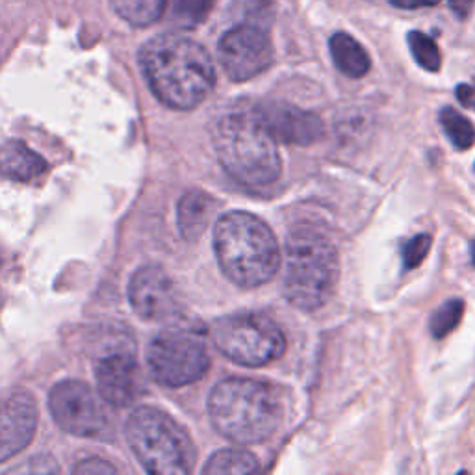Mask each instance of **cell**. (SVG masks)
Returning <instances> with one entry per match:
<instances>
[{
  "instance_id": "cell-30",
  "label": "cell",
  "mask_w": 475,
  "mask_h": 475,
  "mask_svg": "<svg viewBox=\"0 0 475 475\" xmlns=\"http://www.w3.org/2000/svg\"><path fill=\"white\" fill-rule=\"evenodd\" d=\"M470 256H471V264L475 266V240L470 244Z\"/></svg>"
},
{
  "instance_id": "cell-11",
  "label": "cell",
  "mask_w": 475,
  "mask_h": 475,
  "mask_svg": "<svg viewBox=\"0 0 475 475\" xmlns=\"http://www.w3.org/2000/svg\"><path fill=\"white\" fill-rule=\"evenodd\" d=\"M131 305L145 319H165L181 307V299L169 275L160 268H141L128 286Z\"/></svg>"
},
{
  "instance_id": "cell-29",
  "label": "cell",
  "mask_w": 475,
  "mask_h": 475,
  "mask_svg": "<svg viewBox=\"0 0 475 475\" xmlns=\"http://www.w3.org/2000/svg\"><path fill=\"white\" fill-rule=\"evenodd\" d=\"M453 13H455L459 19H466L473 8L475 0H447Z\"/></svg>"
},
{
  "instance_id": "cell-22",
  "label": "cell",
  "mask_w": 475,
  "mask_h": 475,
  "mask_svg": "<svg viewBox=\"0 0 475 475\" xmlns=\"http://www.w3.org/2000/svg\"><path fill=\"white\" fill-rule=\"evenodd\" d=\"M407 41H408L410 52H413V56L418 61L420 68H423L425 71H431V73H435L440 69V63H442L440 51L437 47V43L431 39L427 34L410 32Z\"/></svg>"
},
{
  "instance_id": "cell-10",
  "label": "cell",
  "mask_w": 475,
  "mask_h": 475,
  "mask_svg": "<svg viewBox=\"0 0 475 475\" xmlns=\"http://www.w3.org/2000/svg\"><path fill=\"white\" fill-rule=\"evenodd\" d=\"M218 56L225 73L234 82H246L264 73L273 63V47L268 28L240 23L220 41Z\"/></svg>"
},
{
  "instance_id": "cell-19",
  "label": "cell",
  "mask_w": 475,
  "mask_h": 475,
  "mask_svg": "<svg viewBox=\"0 0 475 475\" xmlns=\"http://www.w3.org/2000/svg\"><path fill=\"white\" fill-rule=\"evenodd\" d=\"M261 470L256 457L246 449H223L210 457L206 466L203 468L205 473L223 475V473H254Z\"/></svg>"
},
{
  "instance_id": "cell-7",
  "label": "cell",
  "mask_w": 475,
  "mask_h": 475,
  "mask_svg": "<svg viewBox=\"0 0 475 475\" xmlns=\"http://www.w3.org/2000/svg\"><path fill=\"white\" fill-rule=\"evenodd\" d=\"M147 364L153 379L164 386L179 388L196 382L210 366L206 340L196 327L165 329L150 342Z\"/></svg>"
},
{
  "instance_id": "cell-14",
  "label": "cell",
  "mask_w": 475,
  "mask_h": 475,
  "mask_svg": "<svg viewBox=\"0 0 475 475\" xmlns=\"http://www.w3.org/2000/svg\"><path fill=\"white\" fill-rule=\"evenodd\" d=\"M266 126L285 143L309 145L321 138L323 125L318 116L290 104H262L256 108Z\"/></svg>"
},
{
  "instance_id": "cell-12",
  "label": "cell",
  "mask_w": 475,
  "mask_h": 475,
  "mask_svg": "<svg viewBox=\"0 0 475 475\" xmlns=\"http://www.w3.org/2000/svg\"><path fill=\"white\" fill-rule=\"evenodd\" d=\"M37 427L36 399L17 390L0 403V463L15 457L34 439Z\"/></svg>"
},
{
  "instance_id": "cell-24",
  "label": "cell",
  "mask_w": 475,
  "mask_h": 475,
  "mask_svg": "<svg viewBox=\"0 0 475 475\" xmlns=\"http://www.w3.org/2000/svg\"><path fill=\"white\" fill-rule=\"evenodd\" d=\"M238 12L244 23L268 28L273 19V0H238Z\"/></svg>"
},
{
  "instance_id": "cell-28",
  "label": "cell",
  "mask_w": 475,
  "mask_h": 475,
  "mask_svg": "<svg viewBox=\"0 0 475 475\" xmlns=\"http://www.w3.org/2000/svg\"><path fill=\"white\" fill-rule=\"evenodd\" d=\"M457 99L461 101L463 106L470 108V110H475V88L470 84H461L457 85Z\"/></svg>"
},
{
  "instance_id": "cell-4",
  "label": "cell",
  "mask_w": 475,
  "mask_h": 475,
  "mask_svg": "<svg viewBox=\"0 0 475 475\" xmlns=\"http://www.w3.org/2000/svg\"><path fill=\"white\" fill-rule=\"evenodd\" d=\"M213 147L229 175L251 188L275 182L283 169L277 140L256 110L223 117L215 128Z\"/></svg>"
},
{
  "instance_id": "cell-26",
  "label": "cell",
  "mask_w": 475,
  "mask_h": 475,
  "mask_svg": "<svg viewBox=\"0 0 475 475\" xmlns=\"http://www.w3.org/2000/svg\"><path fill=\"white\" fill-rule=\"evenodd\" d=\"M116 468L101 459L84 461L75 468V473H114Z\"/></svg>"
},
{
  "instance_id": "cell-6",
  "label": "cell",
  "mask_w": 475,
  "mask_h": 475,
  "mask_svg": "<svg viewBox=\"0 0 475 475\" xmlns=\"http://www.w3.org/2000/svg\"><path fill=\"white\" fill-rule=\"evenodd\" d=\"M126 439L149 473L184 475L196 464L191 439L160 408H136L126 422Z\"/></svg>"
},
{
  "instance_id": "cell-9",
  "label": "cell",
  "mask_w": 475,
  "mask_h": 475,
  "mask_svg": "<svg viewBox=\"0 0 475 475\" xmlns=\"http://www.w3.org/2000/svg\"><path fill=\"white\" fill-rule=\"evenodd\" d=\"M49 408L54 422L66 433L95 439L106 431V416L101 403L88 384L80 381H61L49 396Z\"/></svg>"
},
{
  "instance_id": "cell-21",
  "label": "cell",
  "mask_w": 475,
  "mask_h": 475,
  "mask_svg": "<svg viewBox=\"0 0 475 475\" xmlns=\"http://www.w3.org/2000/svg\"><path fill=\"white\" fill-rule=\"evenodd\" d=\"M171 19L182 28H196L210 13L213 0H167Z\"/></svg>"
},
{
  "instance_id": "cell-3",
  "label": "cell",
  "mask_w": 475,
  "mask_h": 475,
  "mask_svg": "<svg viewBox=\"0 0 475 475\" xmlns=\"http://www.w3.org/2000/svg\"><path fill=\"white\" fill-rule=\"evenodd\" d=\"M213 249L223 273L242 288L261 286L280 268L273 230L253 213L227 212L215 223Z\"/></svg>"
},
{
  "instance_id": "cell-1",
  "label": "cell",
  "mask_w": 475,
  "mask_h": 475,
  "mask_svg": "<svg viewBox=\"0 0 475 475\" xmlns=\"http://www.w3.org/2000/svg\"><path fill=\"white\" fill-rule=\"evenodd\" d=\"M140 61L155 95L175 110H191L213 88L210 54L197 41L179 34H162L147 41Z\"/></svg>"
},
{
  "instance_id": "cell-25",
  "label": "cell",
  "mask_w": 475,
  "mask_h": 475,
  "mask_svg": "<svg viewBox=\"0 0 475 475\" xmlns=\"http://www.w3.org/2000/svg\"><path fill=\"white\" fill-rule=\"evenodd\" d=\"M431 246H433V238H431L429 234H418L415 238H410V240L403 247V266H405V270L418 268L425 261V256H427Z\"/></svg>"
},
{
  "instance_id": "cell-8",
  "label": "cell",
  "mask_w": 475,
  "mask_h": 475,
  "mask_svg": "<svg viewBox=\"0 0 475 475\" xmlns=\"http://www.w3.org/2000/svg\"><path fill=\"white\" fill-rule=\"evenodd\" d=\"M213 342L227 358L247 368H261L286 351L283 331L268 316L254 312L234 314L218 321Z\"/></svg>"
},
{
  "instance_id": "cell-13",
  "label": "cell",
  "mask_w": 475,
  "mask_h": 475,
  "mask_svg": "<svg viewBox=\"0 0 475 475\" xmlns=\"http://www.w3.org/2000/svg\"><path fill=\"white\" fill-rule=\"evenodd\" d=\"M97 390L104 401L114 407H126L141 392V375L136 358L128 353H110L97 362Z\"/></svg>"
},
{
  "instance_id": "cell-5",
  "label": "cell",
  "mask_w": 475,
  "mask_h": 475,
  "mask_svg": "<svg viewBox=\"0 0 475 475\" xmlns=\"http://www.w3.org/2000/svg\"><path fill=\"white\" fill-rule=\"evenodd\" d=\"M338 280V253L327 234L297 227L286 240L285 295L301 310H316L329 301Z\"/></svg>"
},
{
  "instance_id": "cell-2",
  "label": "cell",
  "mask_w": 475,
  "mask_h": 475,
  "mask_svg": "<svg viewBox=\"0 0 475 475\" xmlns=\"http://www.w3.org/2000/svg\"><path fill=\"white\" fill-rule=\"evenodd\" d=\"M212 425L236 444L268 440L283 422V401L262 381L232 377L215 384L208 399Z\"/></svg>"
},
{
  "instance_id": "cell-18",
  "label": "cell",
  "mask_w": 475,
  "mask_h": 475,
  "mask_svg": "<svg viewBox=\"0 0 475 475\" xmlns=\"http://www.w3.org/2000/svg\"><path fill=\"white\" fill-rule=\"evenodd\" d=\"M114 12L133 27H150L167 10V0H110Z\"/></svg>"
},
{
  "instance_id": "cell-17",
  "label": "cell",
  "mask_w": 475,
  "mask_h": 475,
  "mask_svg": "<svg viewBox=\"0 0 475 475\" xmlns=\"http://www.w3.org/2000/svg\"><path fill=\"white\" fill-rule=\"evenodd\" d=\"M329 49L334 66L345 76L362 78L372 68L368 52H366L360 43L350 34H334L329 41Z\"/></svg>"
},
{
  "instance_id": "cell-27",
  "label": "cell",
  "mask_w": 475,
  "mask_h": 475,
  "mask_svg": "<svg viewBox=\"0 0 475 475\" xmlns=\"http://www.w3.org/2000/svg\"><path fill=\"white\" fill-rule=\"evenodd\" d=\"M388 3L401 10H418V8L435 6L440 3V0H388Z\"/></svg>"
},
{
  "instance_id": "cell-16",
  "label": "cell",
  "mask_w": 475,
  "mask_h": 475,
  "mask_svg": "<svg viewBox=\"0 0 475 475\" xmlns=\"http://www.w3.org/2000/svg\"><path fill=\"white\" fill-rule=\"evenodd\" d=\"M215 203L205 191H188L179 203V230L186 240H196L208 227Z\"/></svg>"
},
{
  "instance_id": "cell-15",
  "label": "cell",
  "mask_w": 475,
  "mask_h": 475,
  "mask_svg": "<svg viewBox=\"0 0 475 475\" xmlns=\"http://www.w3.org/2000/svg\"><path fill=\"white\" fill-rule=\"evenodd\" d=\"M47 167L45 158L34 153L23 141L12 140L0 147V173L8 179L28 182L41 177Z\"/></svg>"
},
{
  "instance_id": "cell-20",
  "label": "cell",
  "mask_w": 475,
  "mask_h": 475,
  "mask_svg": "<svg viewBox=\"0 0 475 475\" xmlns=\"http://www.w3.org/2000/svg\"><path fill=\"white\" fill-rule=\"evenodd\" d=\"M439 119H440V126H442L444 134L457 149L464 150L475 143L473 125L461 112H457L455 108H449V106L442 108Z\"/></svg>"
},
{
  "instance_id": "cell-23",
  "label": "cell",
  "mask_w": 475,
  "mask_h": 475,
  "mask_svg": "<svg viewBox=\"0 0 475 475\" xmlns=\"http://www.w3.org/2000/svg\"><path fill=\"white\" fill-rule=\"evenodd\" d=\"M463 312H464V303L461 299L446 301L429 321L431 333H433L435 338L447 336L451 331H455V327L461 323Z\"/></svg>"
}]
</instances>
